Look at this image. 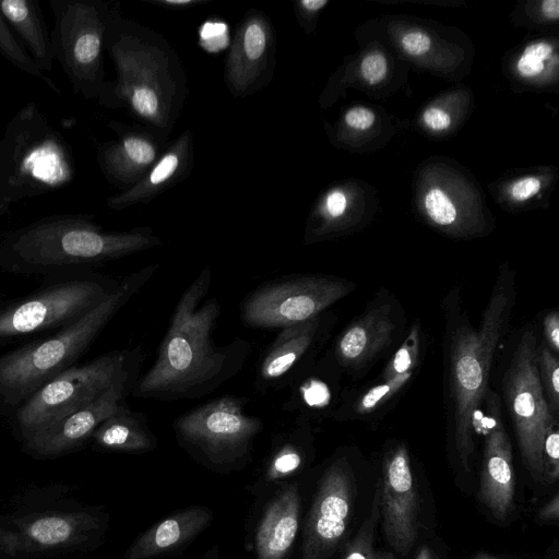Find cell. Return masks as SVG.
Segmentation results:
<instances>
[{
  "label": "cell",
  "mask_w": 559,
  "mask_h": 559,
  "mask_svg": "<svg viewBox=\"0 0 559 559\" xmlns=\"http://www.w3.org/2000/svg\"><path fill=\"white\" fill-rule=\"evenodd\" d=\"M542 10L549 19L557 20L559 16V1L545 0L542 3Z\"/></svg>",
  "instance_id": "cell-46"
},
{
  "label": "cell",
  "mask_w": 559,
  "mask_h": 559,
  "mask_svg": "<svg viewBox=\"0 0 559 559\" xmlns=\"http://www.w3.org/2000/svg\"><path fill=\"white\" fill-rule=\"evenodd\" d=\"M330 320L324 312L282 329L260 357L254 378L255 390L266 393L287 389L309 371L330 329Z\"/></svg>",
  "instance_id": "cell-16"
},
{
  "label": "cell",
  "mask_w": 559,
  "mask_h": 559,
  "mask_svg": "<svg viewBox=\"0 0 559 559\" xmlns=\"http://www.w3.org/2000/svg\"><path fill=\"white\" fill-rule=\"evenodd\" d=\"M559 424L555 419L545 435L543 444L544 480L555 483L559 477Z\"/></svg>",
  "instance_id": "cell-35"
},
{
  "label": "cell",
  "mask_w": 559,
  "mask_h": 559,
  "mask_svg": "<svg viewBox=\"0 0 559 559\" xmlns=\"http://www.w3.org/2000/svg\"><path fill=\"white\" fill-rule=\"evenodd\" d=\"M543 333L545 344L556 354L559 353V313L557 310L548 311L543 319Z\"/></svg>",
  "instance_id": "cell-39"
},
{
  "label": "cell",
  "mask_w": 559,
  "mask_h": 559,
  "mask_svg": "<svg viewBox=\"0 0 559 559\" xmlns=\"http://www.w3.org/2000/svg\"><path fill=\"white\" fill-rule=\"evenodd\" d=\"M92 436L100 447L111 450L144 452L156 447L145 416L132 412L127 404L103 421Z\"/></svg>",
  "instance_id": "cell-24"
},
{
  "label": "cell",
  "mask_w": 559,
  "mask_h": 559,
  "mask_svg": "<svg viewBox=\"0 0 559 559\" xmlns=\"http://www.w3.org/2000/svg\"><path fill=\"white\" fill-rule=\"evenodd\" d=\"M136 368L119 379L92 402L59 419L31 440L41 448H66L87 439L123 404L138 378Z\"/></svg>",
  "instance_id": "cell-18"
},
{
  "label": "cell",
  "mask_w": 559,
  "mask_h": 559,
  "mask_svg": "<svg viewBox=\"0 0 559 559\" xmlns=\"http://www.w3.org/2000/svg\"><path fill=\"white\" fill-rule=\"evenodd\" d=\"M502 415L501 400L489 388L477 427L484 437L479 499L499 521L513 509L515 487L512 444Z\"/></svg>",
  "instance_id": "cell-15"
},
{
  "label": "cell",
  "mask_w": 559,
  "mask_h": 559,
  "mask_svg": "<svg viewBox=\"0 0 559 559\" xmlns=\"http://www.w3.org/2000/svg\"><path fill=\"white\" fill-rule=\"evenodd\" d=\"M200 43L209 52H218L229 43L228 27L223 22L209 21L200 28Z\"/></svg>",
  "instance_id": "cell-37"
},
{
  "label": "cell",
  "mask_w": 559,
  "mask_h": 559,
  "mask_svg": "<svg viewBox=\"0 0 559 559\" xmlns=\"http://www.w3.org/2000/svg\"><path fill=\"white\" fill-rule=\"evenodd\" d=\"M188 140L181 139L131 189L107 200L109 207L123 210L156 193L181 168Z\"/></svg>",
  "instance_id": "cell-25"
},
{
  "label": "cell",
  "mask_w": 559,
  "mask_h": 559,
  "mask_svg": "<svg viewBox=\"0 0 559 559\" xmlns=\"http://www.w3.org/2000/svg\"><path fill=\"white\" fill-rule=\"evenodd\" d=\"M0 13L24 40L29 55L45 71H51L53 55L50 35L37 0H0Z\"/></svg>",
  "instance_id": "cell-22"
},
{
  "label": "cell",
  "mask_w": 559,
  "mask_h": 559,
  "mask_svg": "<svg viewBox=\"0 0 559 559\" xmlns=\"http://www.w3.org/2000/svg\"><path fill=\"white\" fill-rule=\"evenodd\" d=\"M429 217L440 226H449L456 219V209L450 199L439 189H431L425 199Z\"/></svg>",
  "instance_id": "cell-36"
},
{
  "label": "cell",
  "mask_w": 559,
  "mask_h": 559,
  "mask_svg": "<svg viewBox=\"0 0 559 559\" xmlns=\"http://www.w3.org/2000/svg\"><path fill=\"white\" fill-rule=\"evenodd\" d=\"M421 328L418 322L414 323L406 338L384 367L381 380L396 376L415 372L420 356Z\"/></svg>",
  "instance_id": "cell-31"
},
{
  "label": "cell",
  "mask_w": 559,
  "mask_h": 559,
  "mask_svg": "<svg viewBox=\"0 0 559 559\" xmlns=\"http://www.w3.org/2000/svg\"><path fill=\"white\" fill-rule=\"evenodd\" d=\"M360 71L362 76L370 83L380 82L386 73V60L381 53H370L361 62Z\"/></svg>",
  "instance_id": "cell-38"
},
{
  "label": "cell",
  "mask_w": 559,
  "mask_h": 559,
  "mask_svg": "<svg viewBox=\"0 0 559 559\" xmlns=\"http://www.w3.org/2000/svg\"><path fill=\"white\" fill-rule=\"evenodd\" d=\"M515 271L507 265L499 269L478 326L471 322L459 287L441 302L447 419L453 452L465 472L475 451L493 357L515 306Z\"/></svg>",
  "instance_id": "cell-1"
},
{
  "label": "cell",
  "mask_w": 559,
  "mask_h": 559,
  "mask_svg": "<svg viewBox=\"0 0 559 559\" xmlns=\"http://www.w3.org/2000/svg\"><path fill=\"white\" fill-rule=\"evenodd\" d=\"M212 516L202 507L176 512L145 531L130 547L127 559H152L176 550L199 535Z\"/></svg>",
  "instance_id": "cell-20"
},
{
  "label": "cell",
  "mask_w": 559,
  "mask_h": 559,
  "mask_svg": "<svg viewBox=\"0 0 559 559\" xmlns=\"http://www.w3.org/2000/svg\"><path fill=\"white\" fill-rule=\"evenodd\" d=\"M355 481L346 456L335 459L322 474L308 512L301 559H325L346 534L352 518Z\"/></svg>",
  "instance_id": "cell-13"
},
{
  "label": "cell",
  "mask_w": 559,
  "mask_h": 559,
  "mask_svg": "<svg viewBox=\"0 0 559 559\" xmlns=\"http://www.w3.org/2000/svg\"><path fill=\"white\" fill-rule=\"evenodd\" d=\"M536 367L539 382L552 415H559V360L545 343L537 345Z\"/></svg>",
  "instance_id": "cell-32"
},
{
  "label": "cell",
  "mask_w": 559,
  "mask_h": 559,
  "mask_svg": "<svg viewBox=\"0 0 559 559\" xmlns=\"http://www.w3.org/2000/svg\"><path fill=\"white\" fill-rule=\"evenodd\" d=\"M413 376L414 372H407L391 379L381 380V382L367 390L353 402L348 414L358 417L374 413L397 395Z\"/></svg>",
  "instance_id": "cell-29"
},
{
  "label": "cell",
  "mask_w": 559,
  "mask_h": 559,
  "mask_svg": "<svg viewBox=\"0 0 559 559\" xmlns=\"http://www.w3.org/2000/svg\"><path fill=\"white\" fill-rule=\"evenodd\" d=\"M380 519V490L377 484L371 510L354 538L347 544L343 559H385L373 547L374 531Z\"/></svg>",
  "instance_id": "cell-30"
},
{
  "label": "cell",
  "mask_w": 559,
  "mask_h": 559,
  "mask_svg": "<svg viewBox=\"0 0 559 559\" xmlns=\"http://www.w3.org/2000/svg\"><path fill=\"white\" fill-rule=\"evenodd\" d=\"M163 2L167 3V4H175V5H182V4H189V3H192L193 1L191 0H164Z\"/></svg>",
  "instance_id": "cell-50"
},
{
  "label": "cell",
  "mask_w": 559,
  "mask_h": 559,
  "mask_svg": "<svg viewBox=\"0 0 559 559\" xmlns=\"http://www.w3.org/2000/svg\"><path fill=\"white\" fill-rule=\"evenodd\" d=\"M155 157L156 147L148 139L129 134L100 147L97 158L108 179L129 183L140 179Z\"/></svg>",
  "instance_id": "cell-23"
},
{
  "label": "cell",
  "mask_w": 559,
  "mask_h": 559,
  "mask_svg": "<svg viewBox=\"0 0 559 559\" xmlns=\"http://www.w3.org/2000/svg\"><path fill=\"white\" fill-rule=\"evenodd\" d=\"M142 358L140 348L112 350L84 365L70 367L45 383L11 414L15 426L32 439L140 368Z\"/></svg>",
  "instance_id": "cell-7"
},
{
  "label": "cell",
  "mask_w": 559,
  "mask_h": 559,
  "mask_svg": "<svg viewBox=\"0 0 559 559\" xmlns=\"http://www.w3.org/2000/svg\"><path fill=\"white\" fill-rule=\"evenodd\" d=\"M212 273L204 267L179 298L157 358L131 394L159 401L199 399L235 377L251 353L241 337L218 345L213 332L221 313L216 298H205Z\"/></svg>",
  "instance_id": "cell-2"
},
{
  "label": "cell",
  "mask_w": 559,
  "mask_h": 559,
  "mask_svg": "<svg viewBox=\"0 0 559 559\" xmlns=\"http://www.w3.org/2000/svg\"><path fill=\"white\" fill-rule=\"evenodd\" d=\"M551 55L552 47L548 43L531 44L519 58L516 70L524 78H535L543 72L545 62Z\"/></svg>",
  "instance_id": "cell-33"
},
{
  "label": "cell",
  "mask_w": 559,
  "mask_h": 559,
  "mask_svg": "<svg viewBox=\"0 0 559 559\" xmlns=\"http://www.w3.org/2000/svg\"><path fill=\"white\" fill-rule=\"evenodd\" d=\"M269 45V28L262 17L247 20L237 31L227 69L233 86L246 90L258 76Z\"/></svg>",
  "instance_id": "cell-21"
},
{
  "label": "cell",
  "mask_w": 559,
  "mask_h": 559,
  "mask_svg": "<svg viewBox=\"0 0 559 559\" xmlns=\"http://www.w3.org/2000/svg\"><path fill=\"white\" fill-rule=\"evenodd\" d=\"M537 518L539 521L550 522L557 521L559 518V495L555 493V496L542 507V509L537 513Z\"/></svg>",
  "instance_id": "cell-45"
},
{
  "label": "cell",
  "mask_w": 559,
  "mask_h": 559,
  "mask_svg": "<svg viewBox=\"0 0 559 559\" xmlns=\"http://www.w3.org/2000/svg\"><path fill=\"white\" fill-rule=\"evenodd\" d=\"M540 189V181L535 177H525L512 186L511 194L518 201H524L535 195Z\"/></svg>",
  "instance_id": "cell-42"
},
{
  "label": "cell",
  "mask_w": 559,
  "mask_h": 559,
  "mask_svg": "<svg viewBox=\"0 0 559 559\" xmlns=\"http://www.w3.org/2000/svg\"><path fill=\"white\" fill-rule=\"evenodd\" d=\"M301 497L298 484L284 487L265 508L255 531L258 559H285L300 525Z\"/></svg>",
  "instance_id": "cell-19"
},
{
  "label": "cell",
  "mask_w": 559,
  "mask_h": 559,
  "mask_svg": "<svg viewBox=\"0 0 559 559\" xmlns=\"http://www.w3.org/2000/svg\"><path fill=\"white\" fill-rule=\"evenodd\" d=\"M160 245L150 230H104L75 215H52L5 233L0 238V267L31 275H57L87 267Z\"/></svg>",
  "instance_id": "cell-3"
},
{
  "label": "cell",
  "mask_w": 559,
  "mask_h": 559,
  "mask_svg": "<svg viewBox=\"0 0 559 559\" xmlns=\"http://www.w3.org/2000/svg\"><path fill=\"white\" fill-rule=\"evenodd\" d=\"M378 486L383 535L393 550L406 555L417 538L419 508L405 444H395L383 456Z\"/></svg>",
  "instance_id": "cell-14"
},
{
  "label": "cell",
  "mask_w": 559,
  "mask_h": 559,
  "mask_svg": "<svg viewBox=\"0 0 559 559\" xmlns=\"http://www.w3.org/2000/svg\"><path fill=\"white\" fill-rule=\"evenodd\" d=\"M325 209L330 217L337 218L346 210V198L341 191L331 192L325 202Z\"/></svg>",
  "instance_id": "cell-44"
},
{
  "label": "cell",
  "mask_w": 559,
  "mask_h": 559,
  "mask_svg": "<svg viewBox=\"0 0 559 559\" xmlns=\"http://www.w3.org/2000/svg\"><path fill=\"white\" fill-rule=\"evenodd\" d=\"M537 337L525 329L511 355L502 380V394L524 466L536 480H544L543 444L552 415L536 367Z\"/></svg>",
  "instance_id": "cell-10"
},
{
  "label": "cell",
  "mask_w": 559,
  "mask_h": 559,
  "mask_svg": "<svg viewBox=\"0 0 559 559\" xmlns=\"http://www.w3.org/2000/svg\"><path fill=\"white\" fill-rule=\"evenodd\" d=\"M0 53L23 72L44 82L57 95L61 91L57 84L39 68L29 52L16 39L0 13Z\"/></svg>",
  "instance_id": "cell-28"
},
{
  "label": "cell",
  "mask_w": 559,
  "mask_h": 559,
  "mask_svg": "<svg viewBox=\"0 0 559 559\" xmlns=\"http://www.w3.org/2000/svg\"><path fill=\"white\" fill-rule=\"evenodd\" d=\"M306 420L298 419L289 431L278 433L273 440L272 452L265 469L267 481H276L298 472L306 459L305 444L310 429Z\"/></svg>",
  "instance_id": "cell-26"
},
{
  "label": "cell",
  "mask_w": 559,
  "mask_h": 559,
  "mask_svg": "<svg viewBox=\"0 0 559 559\" xmlns=\"http://www.w3.org/2000/svg\"><path fill=\"white\" fill-rule=\"evenodd\" d=\"M70 533L71 525L56 516L43 518L31 526V535L45 545L61 543L69 537Z\"/></svg>",
  "instance_id": "cell-34"
},
{
  "label": "cell",
  "mask_w": 559,
  "mask_h": 559,
  "mask_svg": "<svg viewBox=\"0 0 559 559\" xmlns=\"http://www.w3.org/2000/svg\"><path fill=\"white\" fill-rule=\"evenodd\" d=\"M415 559H437V557L428 546H423L419 548Z\"/></svg>",
  "instance_id": "cell-48"
},
{
  "label": "cell",
  "mask_w": 559,
  "mask_h": 559,
  "mask_svg": "<svg viewBox=\"0 0 559 559\" xmlns=\"http://www.w3.org/2000/svg\"><path fill=\"white\" fill-rule=\"evenodd\" d=\"M289 388V395L282 404V409L298 414L300 420H306L308 416L326 408L331 402L332 394L329 384L309 371Z\"/></svg>",
  "instance_id": "cell-27"
},
{
  "label": "cell",
  "mask_w": 559,
  "mask_h": 559,
  "mask_svg": "<svg viewBox=\"0 0 559 559\" xmlns=\"http://www.w3.org/2000/svg\"><path fill=\"white\" fill-rule=\"evenodd\" d=\"M397 328L393 301L374 300L336 338L333 348L336 364L347 371H361L391 345Z\"/></svg>",
  "instance_id": "cell-17"
},
{
  "label": "cell",
  "mask_w": 559,
  "mask_h": 559,
  "mask_svg": "<svg viewBox=\"0 0 559 559\" xmlns=\"http://www.w3.org/2000/svg\"><path fill=\"white\" fill-rule=\"evenodd\" d=\"M202 559H219V551L216 545L212 546Z\"/></svg>",
  "instance_id": "cell-49"
},
{
  "label": "cell",
  "mask_w": 559,
  "mask_h": 559,
  "mask_svg": "<svg viewBox=\"0 0 559 559\" xmlns=\"http://www.w3.org/2000/svg\"><path fill=\"white\" fill-rule=\"evenodd\" d=\"M328 3L326 0H302L300 4L307 11H318Z\"/></svg>",
  "instance_id": "cell-47"
},
{
  "label": "cell",
  "mask_w": 559,
  "mask_h": 559,
  "mask_svg": "<svg viewBox=\"0 0 559 559\" xmlns=\"http://www.w3.org/2000/svg\"><path fill=\"white\" fill-rule=\"evenodd\" d=\"M73 176L68 143L35 104L25 105L0 141V216L11 203L59 189Z\"/></svg>",
  "instance_id": "cell-5"
},
{
  "label": "cell",
  "mask_w": 559,
  "mask_h": 559,
  "mask_svg": "<svg viewBox=\"0 0 559 559\" xmlns=\"http://www.w3.org/2000/svg\"><path fill=\"white\" fill-rule=\"evenodd\" d=\"M404 49L414 56L424 55L430 48V38L420 32H413L404 35L402 38Z\"/></svg>",
  "instance_id": "cell-41"
},
{
  "label": "cell",
  "mask_w": 559,
  "mask_h": 559,
  "mask_svg": "<svg viewBox=\"0 0 559 559\" xmlns=\"http://www.w3.org/2000/svg\"><path fill=\"white\" fill-rule=\"evenodd\" d=\"M245 396L223 395L177 416L173 428L178 442L215 467H229L249 457L262 420L248 413Z\"/></svg>",
  "instance_id": "cell-8"
},
{
  "label": "cell",
  "mask_w": 559,
  "mask_h": 559,
  "mask_svg": "<svg viewBox=\"0 0 559 559\" xmlns=\"http://www.w3.org/2000/svg\"><path fill=\"white\" fill-rule=\"evenodd\" d=\"M374 114L365 107H354L345 115V122L358 130H366L374 122Z\"/></svg>",
  "instance_id": "cell-40"
},
{
  "label": "cell",
  "mask_w": 559,
  "mask_h": 559,
  "mask_svg": "<svg viewBox=\"0 0 559 559\" xmlns=\"http://www.w3.org/2000/svg\"><path fill=\"white\" fill-rule=\"evenodd\" d=\"M52 276L34 293L0 302V346L60 330L100 304L119 283L88 271Z\"/></svg>",
  "instance_id": "cell-6"
},
{
  "label": "cell",
  "mask_w": 559,
  "mask_h": 559,
  "mask_svg": "<svg viewBox=\"0 0 559 559\" xmlns=\"http://www.w3.org/2000/svg\"><path fill=\"white\" fill-rule=\"evenodd\" d=\"M356 285L325 274H301L264 283L241 305V320L253 329H284L311 320L354 292Z\"/></svg>",
  "instance_id": "cell-11"
},
{
  "label": "cell",
  "mask_w": 559,
  "mask_h": 559,
  "mask_svg": "<svg viewBox=\"0 0 559 559\" xmlns=\"http://www.w3.org/2000/svg\"><path fill=\"white\" fill-rule=\"evenodd\" d=\"M105 44L117 67V82L106 84L97 97L104 104L127 103L143 119L163 124L166 118L162 72L154 55L129 35L119 34L108 22Z\"/></svg>",
  "instance_id": "cell-12"
},
{
  "label": "cell",
  "mask_w": 559,
  "mask_h": 559,
  "mask_svg": "<svg viewBox=\"0 0 559 559\" xmlns=\"http://www.w3.org/2000/svg\"><path fill=\"white\" fill-rule=\"evenodd\" d=\"M50 34L55 60L75 94L97 97L105 85L102 52L109 22L105 7L94 0H52Z\"/></svg>",
  "instance_id": "cell-9"
},
{
  "label": "cell",
  "mask_w": 559,
  "mask_h": 559,
  "mask_svg": "<svg viewBox=\"0 0 559 559\" xmlns=\"http://www.w3.org/2000/svg\"><path fill=\"white\" fill-rule=\"evenodd\" d=\"M157 267L151 264L127 275L100 304L52 335L0 355V411L11 415L45 383L74 366Z\"/></svg>",
  "instance_id": "cell-4"
},
{
  "label": "cell",
  "mask_w": 559,
  "mask_h": 559,
  "mask_svg": "<svg viewBox=\"0 0 559 559\" xmlns=\"http://www.w3.org/2000/svg\"><path fill=\"white\" fill-rule=\"evenodd\" d=\"M473 559H497V558L489 554L479 552Z\"/></svg>",
  "instance_id": "cell-51"
},
{
  "label": "cell",
  "mask_w": 559,
  "mask_h": 559,
  "mask_svg": "<svg viewBox=\"0 0 559 559\" xmlns=\"http://www.w3.org/2000/svg\"><path fill=\"white\" fill-rule=\"evenodd\" d=\"M424 121L431 129L441 131L447 129L451 123V118L448 112L437 107L428 108L424 114Z\"/></svg>",
  "instance_id": "cell-43"
}]
</instances>
